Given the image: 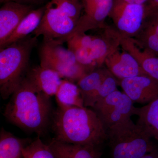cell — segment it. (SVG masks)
Returning a JSON list of instances; mask_svg holds the SVG:
<instances>
[{
  "mask_svg": "<svg viewBox=\"0 0 158 158\" xmlns=\"http://www.w3.org/2000/svg\"><path fill=\"white\" fill-rule=\"evenodd\" d=\"M105 1L106 0H81V2L84 11H85Z\"/></svg>",
  "mask_w": 158,
  "mask_h": 158,
  "instance_id": "cell-30",
  "label": "cell"
},
{
  "mask_svg": "<svg viewBox=\"0 0 158 158\" xmlns=\"http://www.w3.org/2000/svg\"><path fill=\"white\" fill-rule=\"evenodd\" d=\"M109 16L122 37L133 38L144 27L148 17L147 6L114 0Z\"/></svg>",
  "mask_w": 158,
  "mask_h": 158,
  "instance_id": "cell-5",
  "label": "cell"
},
{
  "mask_svg": "<svg viewBox=\"0 0 158 158\" xmlns=\"http://www.w3.org/2000/svg\"><path fill=\"white\" fill-rule=\"evenodd\" d=\"M53 113L51 97L25 77L11 94L3 115L11 124L40 137L47 131Z\"/></svg>",
  "mask_w": 158,
  "mask_h": 158,
  "instance_id": "cell-1",
  "label": "cell"
},
{
  "mask_svg": "<svg viewBox=\"0 0 158 158\" xmlns=\"http://www.w3.org/2000/svg\"><path fill=\"white\" fill-rule=\"evenodd\" d=\"M4 3L0 9V46L10 37L26 15L34 9L31 5L12 1Z\"/></svg>",
  "mask_w": 158,
  "mask_h": 158,
  "instance_id": "cell-10",
  "label": "cell"
},
{
  "mask_svg": "<svg viewBox=\"0 0 158 158\" xmlns=\"http://www.w3.org/2000/svg\"><path fill=\"white\" fill-rule=\"evenodd\" d=\"M119 85L134 103L146 105L158 97V82L147 75L119 80Z\"/></svg>",
  "mask_w": 158,
  "mask_h": 158,
  "instance_id": "cell-8",
  "label": "cell"
},
{
  "mask_svg": "<svg viewBox=\"0 0 158 158\" xmlns=\"http://www.w3.org/2000/svg\"><path fill=\"white\" fill-rule=\"evenodd\" d=\"M62 45L54 43L52 41L43 40L40 48V52L66 64L73 65L78 63L73 53L68 48H65Z\"/></svg>",
  "mask_w": 158,
  "mask_h": 158,
  "instance_id": "cell-22",
  "label": "cell"
},
{
  "mask_svg": "<svg viewBox=\"0 0 158 158\" xmlns=\"http://www.w3.org/2000/svg\"><path fill=\"white\" fill-rule=\"evenodd\" d=\"M49 3L77 22L81 16L83 8L80 0H52Z\"/></svg>",
  "mask_w": 158,
  "mask_h": 158,
  "instance_id": "cell-25",
  "label": "cell"
},
{
  "mask_svg": "<svg viewBox=\"0 0 158 158\" xmlns=\"http://www.w3.org/2000/svg\"><path fill=\"white\" fill-rule=\"evenodd\" d=\"M92 36L84 34H77L72 37L67 41L68 48L73 51L76 49H89L92 41Z\"/></svg>",
  "mask_w": 158,
  "mask_h": 158,
  "instance_id": "cell-27",
  "label": "cell"
},
{
  "mask_svg": "<svg viewBox=\"0 0 158 158\" xmlns=\"http://www.w3.org/2000/svg\"><path fill=\"white\" fill-rule=\"evenodd\" d=\"M135 115L138 116L136 123L150 138L158 141V97L144 106L136 107Z\"/></svg>",
  "mask_w": 158,
  "mask_h": 158,
  "instance_id": "cell-18",
  "label": "cell"
},
{
  "mask_svg": "<svg viewBox=\"0 0 158 158\" xmlns=\"http://www.w3.org/2000/svg\"><path fill=\"white\" fill-rule=\"evenodd\" d=\"M116 78L109 72L102 81L99 87L90 99L88 107L92 108L97 102L118 90Z\"/></svg>",
  "mask_w": 158,
  "mask_h": 158,
  "instance_id": "cell-26",
  "label": "cell"
},
{
  "mask_svg": "<svg viewBox=\"0 0 158 158\" xmlns=\"http://www.w3.org/2000/svg\"><path fill=\"white\" fill-rule=\"evenodd\" d=\"M128 96L118 90L97 102L91 108L108 128L131 118L135 115L136 108Z\"/></svg>",
  "mask_w": 158,
  "mask_h": 158,
  "instance_id": "cell-6",
  "label": "cell"
},
{
  "mask_svg": "<svg viewBox=\"0 0 158 158\" xmlns=\"http://www.w3.org/2000/svg\"><path fill=\"white\" fill-rule=\"evenodd\" d=\"M46 6L40 23L32 34L37 37L42 36L44 41L62 39L70 34L75 27L77 22L49 3Z\"/></svg>",
  "mask_w": 158,
  "mask_h": 158,
  "instance_id": "cell-7",
  "label": "cell"
},
{
  "mask_svg": "<svg viewBox=\"0 0 158 158\" xmlns=\"http://www.w3.org/2000/svg\"><path fill=\"white\" fill-rule=\"evenodd\" d=\"M10 1L16 2L21 3V4L33 6V5L41 4L43 2H44V0H1V2L2 3L10 2Z\"/></svg>",
  "mask_w": 158,
  "mask_h": 158,
  "instance_id": "cell-31",
  "label": "cell"
},
{
  "mask_svg": "<svg viewBox=\"0 0 158 158\" xmlns=\"http://www.w3.org/2000/svg\"><path fill=\"white\" fill-rule=\"evenodd\" d=\"M135 41L138 45L158 56V34L146 23L138 36Z\"/></svg>",
  "mask_w": 158,
  "mask_h": 158,
  "instance_id": "cell-23",
  "label": "cell"
},
{
  "mask_svg": "<svg viewBox=\"0 0 158 158\" xmlns=\"http://www.w3.org/2000/svg\"><path fill=\"white\" fill-rule=\"evenodd\" d=\"M56 158H101L102 148L77 145L53 138L48 144Z\"/></svg>",
  "mask_w": 158,
  "mask_h": 158,
  "instance_id": "cell-15",
  "label": "cell"
},
{
  "mask_svg": "<svg viewBox=\"0 0 158 158\" xmlns=\"http://www.w3.org/2000/svg\"><path fill=\"white\" fill-rule=\"evenodd\" d=\"M104 64L109 71L119 80L146 75L135 57L123 49L120 51L119 48L107 57Z\"/></svg>",
  "mask_w": 158,
  "mask_h": 158,
  "instance_id": "cell-11",
  "label": "cell"
},
{
  "mask_svg": "<svg viewBox=\"0 0 158 158\" xmlns=\"http://www.w3.org/2000/svg\"><path fill=\"white\" fill-rule=\"evenodd\" d=\"M72 52L74 54L77 62L80 64L91 70L98 68L90 56V52L88 49L77 48Z\"/></svg>",
  "mask_w": 158,
  "mask_h": 158,
  "instance_id": "cell-28",
  "label": "cell"
},
{
  "mask_svg": "<svg viewBox=\"0 0 158 158\" xmlns=\"http://www.w3.org/2000/svg\"><path fill=\"white\" fill-rule=\"evenodd\" d=\"M120 46L135 57L145 74L158 82V57L156 56L145 49L141 50L134 38L121 37Z\"/></svg>",
  "mask_w": 158,
  "mask_h": 158,
  "instance_id": "cell-13",
  "label": "cell"
},
{
  "mask_svg": "<svg viewBox=\"0 0 158 158\" xmlns=\"http://www.w3.org/2000/svg\"><path fill=\"white\" fill-rule=\"evenodd\" d=\"M107 136L113 158H140L158 147L131 118L108 128Z\"/></svg>",
  "mask_w": 158,
  "mask_h": 158,
  "instance_id": "cell-4",
  "label": "cell"
},
{
  "mask_svg": "<svg viewBox=\"0 0 158 158\" xmlns=\"http://www.w3.org/2000/svg\"><path fill=\"white\" fill-rule=\"evenodd\" d=\"M26 77L51 97L55 96L63 79L56 72L40 65L30 68Z\"/></svg>",
  "mask_w": 158,
  "mask_h": 158,
  "instance_id": "cell-14",
  "label": "cell"
},
{
  "mask_svg": "<svg viewBox=\"0 0 158 158\" xmlns=\"http://www.w3.org/2000/svg\"><path fill=\"white\" fill-rule=\"evenodd\" d=\"M104 33L101 36H92L89 51L98 68L104 64L107 57L120 46L121 35L116 29L105 27Z\"/></svg>",
  "mask_w": 158,
  "mask_h": 158,
  "instance_id": "cell-12",
  "label": "cell"
},
{
  "mask_svg": "<svg viewBox=\"0 0 158 158\" xmlns=\"http://www.w3.org/2000/svg\"><path fill=\"white\" fill-rule=\"evenodd\" d=\"M145 23L158 34V11L149 12Z\"/></svg>",
  "mask_w": 158,
  "mask_h": 158,
  "instance_id": "cell-29",
  "label": "cell"
},
{
  "mask_svg": "<svg viewBox=\"0 0 158 158\" xmlns=\"http://www.w3.org/2000/svg\"><path fill=\"white\" fill-rule=\"evenodd\" d=\"M55 96L58 106H85L77 85L68 80L62 79Z\"/></svg>",
  "mask_w": 158,
  "mask_h": 158,
  "instance_id": "cell-21",
  "label": "cell"
},
{
  "mask_svg": "<svg viewBox=\"0 0 158 158\" xmlns=\"http://www.w3.org/2000/svg\"><path fill=\"white\" fill-rule=\"evenodd\" d=\"M40 65L52 69L59 74L62 79L77 82L92 71L80 63L66 64L58 61L42 52H39Z\"/></svg>",
  "mask_w": 158,
  "mask_h": 158,
  "instance_id": "cell-16",
  "label": "cell"
},
{
  "mask_svg": "<svg viewBox=\"0 0 158 158\" xmlns=\"http://www.w3.org/2000/svg\"><path fill=\"white\" fill-rule=\"evenodd\" d=\"M31 141V139L18 138L2 127L0 131V158H24V148Z\"/></svg>",
  "mask_w": 158,
  "mask_h": 158,
  "instance_id": "cell-19",
  "label": "cell"
},
{
  "mask_svg": "<svg viewBox=\"0 0 158 158\" xmlns=\"http://www.w3.org/2000/svg\"><path fill=\"white\" fill-rule=\"evenodd\" d=\"M37 37L30 35L0 49V94L6 100L11 97L28 71L32 51Z\"/></svg>",
  "mask_w": 158,
  "mask_h": 158,
  "instance_id": "cell-3",
  "label": "cell"
},
{
  "mask_svg": "<svg viewBox=\"0 0 158 158\" xmlns=\"http://www.w3.org/2000/svg\"><path fill=\"white\" fill-rule=\"evenodd\" d=\"M109 72L106 68L101 67L96 68L77 82V85L80 89L85 107H88L90 99Z\"/></svg>",
  "mask_w": 158,
  "mask_h": 158,
  "instance_id": "cell-20",
  "label": "cell"
},
{
  "mask_svg": "<svg viewBox=\"0 0 158 158\" xmlns=\"http://www.w3.org/2000/svg\"><path fill=\"white\" fill-rule=\"evenodd\" d=\"M126 2L131 4H138V5H146V3L148 2L149 0H122Z\"/></svg>",
  "mask_w": 158,
  "mask_h": 158,
  "instance_id": "cell-33",
  "label": "cell"
},
{
  "mask_svg": "<svg viewBox=\"0 0 158 158\" xmlns=\"http://www.w3.org/2000/svg\"><path fill=\"white\" fill-rule=\"evenodd\" d=\"M114 0H106L96 6L85 11V14L81 16L76 26L70 34L62 39L53 40V42L62 45L72 37L84 34L87 31L98 28L104 27L105 20L109 16L113 8Z\"/></svg>",
  "mask_w": 158,
  "mask_h": 158,
  "instance_id": "cell-9",
  "label": "cell"
},
{
  "mask_svg": "<svg viewBox=\"0 0 158 158\" xmlns=\"http://www.w3.org/2000/svg\"><path fill=\"white\" fill-rule=\"evenodd\" d=\"M140 158H158V147Z\"/></svg>",
  "mask_w": 158,
  "mask_h": 158,
  "instance_id": "cell-32",
  "label": "cell"
},
{
  "mask_svg": "<svg viewBox=\"0 0 158 158\" xmlns=\"http://www.w3.org/2000/svg\"><path fill=\"white\" fill-rule=\"evenodd\" d=\"M24 158H56L48 144H44L39 137L24 148Z\"/></svg>",
  "mask_w": 158,
  "mask_h": 158,
  "instance_id": "cell-24",
  "label": "cell"
},
{
  "mask_svg": "<svg viewBox=\"0 0 158 158\" xmlns=\"http://www.w3.org/2000/svg\"><path fill=\"white\" fill-rule=\"evenodd\" d=\"M158 11V10H156V11Z\"/></svg>",
  "mask_w": 158,
  "mask_h": 158,
  "instance_id": "cell-34",
  "label": "cell"
},
{
  "mask_svg": "<svg viewBox=\"0 0 158 158\" xmlns=\"http://www.w3.org/2000/svg\"><path fill=\"white\" fill-rule=\"evenodd\" d=\"M52 124L55 138L62 142L102 148L107 140L102 120L86 107L58 106Z\"/></svg>",
  "mask_w": 158,
  "mask_h": 158,
  "instance_id": "cell-2",
  "label": "cell"
},
{
  "mask_svg": "<svg viewBox=\"0 0 158 158\" xmlns=\"http://www.w3.org/2000/svg\"><path fill=\"white\" fill-rule=\"evenodd\" d=\"M46 9L45 6L30 11L21 22L10 37L2 45L0 46V49L4 48L13 43L25 38L30 34H33L39 26Z\"/></svg>",
  "mask_w": 158,
  "mask_h": 158,
  "instance_id": "cell-17",
  "label": "cell"
}]
</instances>
